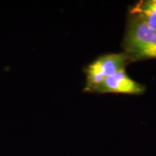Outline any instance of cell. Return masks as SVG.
Wrapping results in <instances>:
<instances>
[{
    "mask_svg": "<svg viewBox=\"0 0 156 156\" xmlns=\"http://www.w3.org/2000/svg\"><path fill=\"white\" fill-rule=\"evenodd\" d=\"M145 91V86L135 82L128 76L125 70L106 78L102 83L93 89L92 93L99 94H124L140 95Z\"/></svg>",
    "mask_w": 156,
    "mask_h": 156,
    "instance_id": "3",
    "label": "cell"
},
{
    "mask_svg": "<svg viewBox=\"0 0 156 156\" xmlns=\"http://www.w3.org/2000/svg\"><path fill=\"white\" fill-rule=\"evenodd\" d=\"M122 47L130 62L156 59V32L137 15L129 13Z\"/></svg>",
    "mask_w": 156,
    "mask_h": 156,
    "instance_id": "1",
    "label": "cell"
},
{
    "mask_svg": "<svg viewBox=\"0 0 156 156\" xmlns=\"http://www.w3.org/2000/svg\"><path fill=\"white\" fill-rule=\"evenodd\" d=\"M142 3L148 8L156 11V0H143Z\"/></svg>",
    "mask_w": 156,
    "mask_h": 156,
    "instance_id": "5",
    "label": "cell"
},
{
    "mask_svg": "<svg viewBox=\"0 0 156 156\" xmlns=\"http://www.w3.org/2000/svg\"><path fill=\"white\" fill-rule=\"evenodd\" d=\"M129 13L137 15L151 30L156 32V11L146 6L142 1L135 4Z\"/></svg>",
    "mask_w": 156,
    "mask_h": 156,
    "instance_id": "4",
    "label": "cell"
},
{
    "mask_svg": "<svg viewBox=\"0 0 156 156\" xmlns=\"http://www.w3.org/2000/svg\"><path fill=\"white\" fill-rule=\"evenodd\" d=\"M128 63H130L129 59L124 52L105 54L98 57L85 68L86 85L84 91L92 92L106 78L125 70Z\"/></svg>",
    "mask_w": 156,
    "mask_h": 156,
    "instance_id": "2",
    "label": "cell"
}]
</instances>
